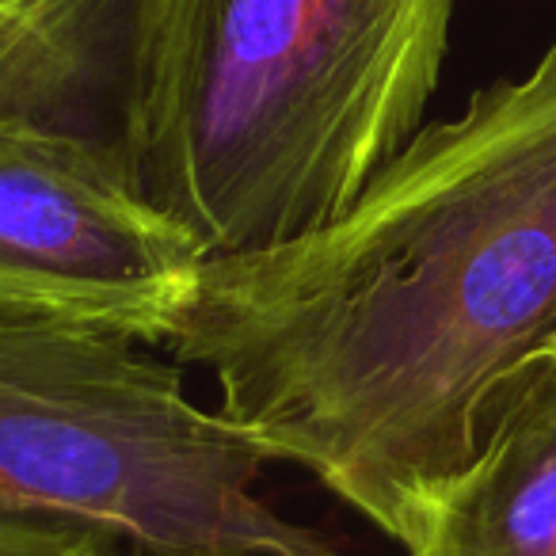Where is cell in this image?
I'll return each instance as SVG.
<instances>
[{
  "mask_svg": "<svg viewBox=\"0 0 556 556\" xmlns=\"http://www.w3.org/2000/svg\"><path fill=\"white\" fill-rule=\"evenodd\" d=\"M168 348L275 462L404 545L556 348V39L419 126L325 229L210 255Z\"/></svg>",
  "mask_w": 556,
  "mask_h": 556,
  "instance_id": "1",
  "label": "cell"
},
{
  "mask_svg": "<svg viewBox=\"0 0 556 556\" xmlns=\"http://www.w3.org/2000/svg\"><path fill=\"white\" fill-rule=\"evenodd\" d=\"M454 0H156L118 153L210 255L325 229L416 138Z\"/></svg>",
  "mask_w": 556,
  "mask_h": 556,
  "instance_id": "2",
  "label": "cell"
},
{
  "mask_svg": "<svg viewBox=\"0 0 556 556\" xmlns=\"http://www.w3.org/2000/svg\"><path fill=\"white\" fill-rule=\"evenodd\" d=\"M270 462L126 336L0 320V515L153 556H343L255 492Z\"/></svg>",
  "mask_w": 556,
  "mask_h": 556,
  "instance_id": "3",
  "label": "cell"
},
{
  "mask_svg": "<svg viewBox=\"0 0 556 556\" xmlns=\"http://www.w3.org/2000/svg\"><path fill=\"white\" fill-rule=\"evenodd\" d=\"M206 248L134 187L115 141L0 118V320L168 343Z\"/></svg>",
  "mask_w": 556,
  "mask_h": 556,
  "instance_id": "4",
  "label": "cell"
},
{
  "mask_svg": "<svg viewBox=\"0 0 556 556\" xmlns=\"http://www.w3.org/2000/svg\"><path fill=\"white\" fill-rule=\"evenodd\" d=\"M408 556H556V348L495 408L484 442L427 500Z\"/></svg>",
  "mask_w": 556,
  "mask_h": 556,
  "instance_id": "5",
  "label": "cell"
},
{
  "mask_svg": "<svg viewBox=\"0 0 556 556\" xmlns=\"http://www.w3.org/2000/svg\"><path fill=\"white\" fill-rule=\"evenodd\" d=\"M156 0H0V118L118 146Z\"/></svg>",
  "mask_w": 556,
  "mask_h": 556,
  "instance_id": "6",
  "label": "cell"
},
{
  "mask_svg": "<svg viewBox=\"0 0 556 556\" xmlns=\"http://www.w3.org/2000/svg\"><path fill=\"white\" fill-rule=\"evenodd\" d=\"M103 541L108 538L77 530V526L0 515V556H100Z\"/></svg>",
  "mask_w": 556,
  "mask_h": 556,
  "instance_id": "7",
  "label": "cell"
},
{
  "mask_svg": "<svg viewBox=\"0 0 556 556\" xmlns=\"http://www.w3.org/2000/svg\"><path fill=\"white\" fill-rule=\"evenodd\" d=\"M100 556H153V553H141V548L118 545V541H103V553Z\"/></svg>",
  "mask_w": 556,
  "mask_h": 556,
  "instance_id": "8",
  "label": "cell"
}]
</instances>
